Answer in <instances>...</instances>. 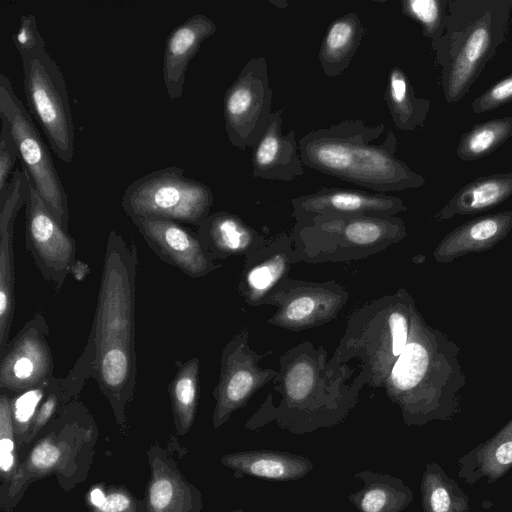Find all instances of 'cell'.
Returning a JSON list of instances; mask_svg holds the SVG:
<instances>
[{"mask_svg":"<svg viewBox=\"0 0 512 512\" xmlns=\"http://www.w3.org/2000/svg\"><path fill=\"white\" fill-rule=\"evenodd\" d=\"M197 227L202 243L217 260L246 258L267 242L261 233L230 212L210 213Z\"/></svg>","mask_w":512,"mask_h":512,"instance_id":"obj_22","label":"cell"},{"mask_svg":"<svg viewBox=\"0 0 512 512\" xmlns=\"http://www.w3.org/2000/svg\"><path fill=\"white\" fill-rule=\"evenodd\" d=\"M61 448L52 440L45 439L31 451L27 465L36 472H48L62 459Z\"/></svg>","mask_w":512,"mask_h":512,"instance_id":"obj_40","label":"cell"},{"mask_svg":"<svg viewBox=\"0 0 512 512\" xmlns=\"http://www.w3.org/2000/svg\"><path fill=\"white\" fill-rule=\"evenodd\" d=\"M215 22L204 14L188 17L167 36L163 54V82L169 99L183 95L190 61L202 43L216 32Z\"/></svg>","mask_w":512,"mask_h":512,"instance_id":"obj_20","label":"cell"},{"mask_svg":"<svg viewBox=\"0 0 512 512\" xmlns=\"http://www.w3.org/2000/svg\"><path fill=\"white\" fill-rule=\"evenodd\" d=\"M512 102V72L489 87L471 103L475 114H482Z\"/></svg>","mask_w":512,"mask_h":512,"instance_id":"obj_37","label":"cell"},{"mask_svg":"<svg viewBox=\"0 0 512 512\" xmlns=\"http://www.w3.org/2000/svg\"><path fill=\"white\" fill-rule=\"evenodd\" d=\"M92 512H135V504L128 492L115 489Z\"/></svg>","mask_w":512,"mask_h":512,"instance_id":"obj_41","label":"cell"},{"mask_svg":"<svg viewBox=\"0 0 512 512\" xmlns=\"http://www.w3.org/2000/svg\"><path fill=\"white\" fill-rule=\"evenodd\" d=\"M19 159V151L5 120L1 119L0 130V194L5 191L12 177L11 172Z\"/></svg>","mask_w":512,"mask_h":512,"instance_id":"obj_38","label":"cell"},{"mask_svg":"<svg viewBox=\"0 0 512 512\" xmlns=\"http://www.w3.org/2000/svg\"><path fill=\"white\" fill-rule=\"evenodd\" d=\"M43 395V388L37 387L35 389L26 390L14 400L11 406L12 418L18 428L25 429L31 420L35 418L37 406L43 398Z\"/></svg>","mask_w":512,"mask_h":512,"instance_id":"obj_39","label":"cell"},{"mask_svg":"<svg viewBox=\"0 0 512 512\" xmlns=\"http://www.w3.org/2000/svg\"><path fill=\"white\" fill-rule=\"evenodd\" d=\"M424 512H465L467 498L435 464L427 466L421 482Z\"/></svg>","mask_w":512,"mask_h":512,"instance_id":"obj_31","label":"cell"},{"mask_svg":"<svg viewBox=\"0 0 512 512\" xmlns=\"http://www.w3.org/2000/svg\"><path fill=\"white\" fill-rule=\"evenodd\" d=\"M348 299L349 292L334 280L313 282L289 277L266 302L277 308L267 322L295 332L321 326L334 320Z\"/></svg>","mask_w":512,"mask_h":512,"instance_id":"obj_12","label":"cell"},{"mask_svg":"<svg viewBox=\"0 0 512 512\" xmlns=\"http://www.w3.org/2000/svg\"><path fill=\"white\" fill-rule=\"evenodd\" d=\"M512 230V210L476 217L453 229L433 253L437 262L447 263L471 252L487 250Z\"/></svg>","mask_w":512,"mask_h":512,"instance_id":"obj_23","label":"cell"},{"mask_svg":"<svg viewBox=\"0 0 512 512\" xmlns=\"http://www.w3.org/2000/svg\"><path fill=\"white\" fill-rule=\"evenodd\" d=\"M100 381L104 388L116 394L133 381L134 354L114 348L103 352L96 360Z\"/></svg>","mask_w":512,"mask_h":512,"instance_id":"obj_33","label":"cell"},{"mask_svg":"<svg viewBox=\"0 0 512 512\" xmlns=\"http://www.w3.org/2000/svg\"><path fill=\"white\" fill-rule=\"evenodd\" d=\"M415 309L405 289L363 305L348 318L332 358L341 364L357 359L363 384L383 389L408 342Z\"/></svg>","mask_w":512,"mask_h":512,"instance_id":"obj_5","label":"cell"},{"mask_svg":"<svg viewBox=\"0 0 512 512\" xmlns=\"http://www.w3.org/2000/svg\"><path fill=\"white\" fill-rule=\"evenodd\" d=\"M282 124L283 110L273 111L263 136L253 147V177L287 182L304 174L295 130L283 134Z\"/></svg>","mask_w":512,"mask_h":512,"instance_id":"obj_19","label":"cell"},{"mask_svg":"<svg viewBox=\"0 0 512 512\" xmlns=\"http://www.w3.org/2000/svg\"><path fill=\"white\" fill-rule=\"evenodd\" d=\"M385 125L368 126L363 120H343L315 129L298 142L303 164L321 173L363 186L377 193L415 189L426 183L395 156L397 138L389 130L374 144Z\"/></svg>","mask_w":512,"mask_h":512,"instance_id":"obj_2","label":"cell"},{"mask_svg":"<svg viewBox=\"0 0 512 512\" xmlns=\"http://www.w3.org/2000/svg\"><path fill=\"white\" fill-rule=\"evenodd\" d=\"M148 245L166 262L192 277H203L219 267L217 259L206 249L198 234L179 222L131 217Z\"/></svg>","mask_w":512,"mask_h":512,"instance_id":"obj_15","label":"cell"},{"mask_svg":"<svg viewBox=\"0 0 512 512\" xmlns=\"http://www.w3.org/2000/svg\"><path fill=\"white\" fill-rule=\"evenodd\" d=\"M29 177L21 166L0 194V348L4 353L14 313L13 231L19 210L26 203Z\"/></svg>","mask_w":512,"mask_h":512,"instance_id":"obj_16","label":"cell"},{"mask_svg":"<svg viewBox=\"0 0 512 512\" xmlns=\"http://www.w3.org/2000/svg\"><path fill=\"white\" fill-rule=\"evenodd\" d=\"M57 405V395L51 394L41 405L35 415L33 427L37 431L50 419Z\"/></svg>","mask_w":512,"mask_h":512,"instance_id":"obj_42","label":"cell"},{"mask_svg":"<svg viewBox=\"0 0 512 512\" xmlns=\"http://www.w3.org/2000/svg\"><path fill=\"white\" fill-rule=\"evenodd\" d=\"M479 457L482 472L492 477L512 465V421L481 449Z\"/></svg>","mask_w":512,"mask_h":512,"instance_id":"obj_35","label":"cell"},{"mask_svg":"<svg viewBox=\"0 0 512 512\" xmlns=\"http://www.w3.org/2000/svg\"><path fill=\"white\" fill-rule=\"evenodd\" d=\"M233 512H244V510L239 508V509L234 510Z\"/></svg>","mask_w":512,"mask_h":512,"instance_id":"obj_44","label":"cell"},{"mask_svg":"<svg viewBox=\"0 0 512 512\" xmlns=\"http://www.w3.org/2000/svg\"><path fill=\"white\" fill-rule=\"evenodd\" d=\"M261 358L249 345L247 328L227 342L222 351L219 381L213 393L214 428L227 422L234 412L246 406L256 392L274 381L278 371L261 367Z\"/></svg>","mask_w":512,"mask_h":512,"instance_id":"obj_13","label":"cell"},{"mask_svg":"<svg viewBox=\"0 0 512 512\" xmlns=\"http://www.w3.org/2000/svg\"><path fill=\"white\" fill-rule=\"evenodd\" d=\"M512 0H448L443 35L431 47L448 104L470 90L506 40Z\"/></svg>","mask_w":512,"mask_h":512,"instance_id":"obj_3","label":"cell"},{"mask_svg":"<svg viewBox=\"0 0 512 512\" xmlns=\"http://www.w3.org/2000/svg\"><path fill=\"white\" fill-rule=\"evenodd\" d=\"M221 463L242 475L272 481L297 480L313 469V463L302 455L274 450L231 453Z\"/></svg>","mask_w":512,"mask_h":512,"instance_id":"obj_24","label":"cell"},{"mask_svg":"<svg viewBox=\"0 0 512 512\" xmlns=\"http://www.w3.org/2000/svg\"><path fill=\"white\" fill-rule=\"evenodd\" d=\"M272 97L266 59H249L224 94L225 130L232 146L241 151L256 146L273 112Z\"/></svg>","mask_w":512,"mask_h":512,"instance_id":"obj_11","label":"cell"},{"mask_svg":"<svg viewBox=\"0 0 512 512\" xmlns=\"http://www.w3.org/2000/svg\"><path fill=\"white\" fill-rule=\"evenodd\" d=\"M16 50L21 58L29 111L60 161L70 163L75 152V128L64 75L48 53L41 33Z\"/></svg>","mask_w":512,"mask_h":512,"instance_id":"obj_7","label":"cell"},{"mask_svg":"<svg viewBox=\"0 0 512 512\" xmlns=\"http://www.w3.org/2000/svg\"><path fill=\"white\" fill-rule=\"evenodd\" d=\"M384 99L397 129L416 131L424 127L431 102L416 96L407 75L398 66L390 70Z\"/></svg>","mask_w":512,"mask_h":512,"instance_id":"obj_29","label":"cell"},{"mask_svg":"<svg viewBox=\"0 0 512 512\" xmlns=\"http://www.w3.org/2000/svg\"><path fill=\"white\" fill-rule=\"evenodd\" d=\"M355 478L363 486L347 499L359 512H402L413 499L411 489L392 475L365 470Z\"/></svg>","mask_w":512,"mask_h":512,"instance_id":"obj_28","label":"cell"},{"mask_svg":"<svg viewBox=\"0 0 512 512\" xmlns=\"http://www.w3.org/2000/svg\"><path fill=\"white\" fill-rule=\"evenodd\" d=\"M15 465L14 422L12 410L6 395L0 398V468L3 475H9Z\"/></svg>","mask_w":512,"mask_h":512,"instance_id":"obj_36","label":"cell"},{"mask_svg":"<svg viewBox=\"0 0 512 512\" xmlns=\"http://www.w3.org/2000/svg\"><path fill=\"white\" fill-rule=\"evenodd\" d=\"M407 236L392 215H317L295 220L291 231L296 263L347 262L382 252Z\"/></svg>","mask_w":512,"mask_h":512,"instance_id":"obj_6","label":"cell"},{"mask_svg":"<svg viewBox=\"0 0 512 512\" xmlns=\"http://www.w3.org/2000/svg\"><path fill=\"white\" fill-rule=\"evenodd\" d=\"M0 118L10 127L19 151L20 166L26 170L31 185L67 230L69 207L66 190L31 114L16 95L5 73L0 74Z\"/></svg>","mask_w":512,"mask_h":512,"instance_id":"obj_9","label":"cell"},{"mask_svg":"<svg viewBox=\"0 0 512 512\" xmlns=\"http://www.w3.org/2000/svg\"><path fill=\"white\" fill-rule=\"evenodd\" d=\"M51 369L49 347L37 327L29 325L2 357L0 386L14 391L29 389L46 381Z\"/></svg>","mask_w":512,"mask_h":512,"instance_id":"obj_21","label":"cell"},{"mask_svg":"<svg viewBox=\"0 0 512 512\" xmlns=\"http://www.w3.org/2000/svg\"><path fill=\"white\" fill-rule=\"evenodd\" d=\"M449 341L414 310L408 342L389 374L384 390L407 425H419L437 412L448 384L463 382Z\"/></svg>","mask_w":512,"mask_h":512,"instance_id":"obj_4","label":"cell"},{"mask_svg":"<svg viewBox=\"0 0 512 512\" xmlns=\"http://www.w3.org/2000/svg\"><path fill=\"white\" fill-rule=\"evenodd\" d=\"M365 31L355 12L339 16L331 22L318 53L326 76L336 77L345 72L358 50Z\"/></svg>","mask_w":512,"mask_h":512,"instance_id":"obj_27","label":"cell"},{"mask_svg":"<svg viewBox=\"0 0 512 512\" xmlns=\"http://www.w3.org/2000/svg\"><path fill=\"white\" fill-rule=\"evenodd\" d=\"M512 196V172L476 177L462 186L434 216L437 221L492 209Z\"/></svg>","mask_w":512,"mask_h":512,"instance_id":"obj_25","label":"cell"},{"mask_svg":"<svg viewBox=\"0 0 512 512\" xmlns=\"http://www.w3.org/2000/svg\"><path fill=\"white\" fill-rule=\"evenodd\" d=\"M151 467L147 512H200V493L176 469L158 457Z\"/></svg>","mask_w":512,"mask_h":512,"instance_id":"obj_26","label":"cell"},{"mask_svg":"<svg viewBox=\"0 0 512 512\" xmlns=\"http://www.w3.org/2000/svg\"><path fill=\"white\" fill-rule=\"evenodd\" d=\"M512 137V116L474 124L462 134L456 155L470 162L487 157Z\"/></svg>","mask_w":512,"mask_h":512,"instance_id":"obj_30","label":"cell"},{"mask_svg":"<svg viewBox=\"0 0 512 512\" xmlns=\"http://www.w3.org/2000/svg\"><path fill=\"white\" fill-rule=\"evenodd\" d=\"M355 369L341 364L323 346L304 341L279 358L273 381L280 395L276 404L264 401L245 427L257 430L274 422L282 430L302 435L342 423L356 406L365 386Z\"/></svg>","mask_w":512,"mask_h":512,"instance_id":"obj_1","label":"cell"},{"mask_svg":"<svg viewBox=\"0 0 512 512\" xmlns=\"http://www.w3.org/2000/svg\"><path fill=\"white\" fill-rule=\"evenodd\" d=\"M211 188L185 176L179 166L152 171L130 183L121 205L131 217L162 218L198 226L210 214Z\"/></svg>","mask_w":512,"mask_h":512,"instance_id":"obj_8","label":"cell"},{"mask_svg":"<svg viewBox=\"0 0 512 512\" xmlns=\"http://www.w3.org/2000/svg\"><path fill=\"white\" fill-rule=\"evenodd\" d=\"M199 367L198 358L190 359L180 367L171 384L175 423L181 434L186 433L194 421L198 399Z\"/></svg>","mask_w":512,"mask_h":512,"instance_id":"obj_32","label":"cell"},{"mask_svg":"<svg viewBox=\"0 0 512 512\" xmlns=\"http://www.w3.org/2000/svg\"><path fill=\"white\" fill-rule=\"evenodd\" d=\"M105 496V493L100 488H95L90 493V501L96 507L104 501Z\"/></svg>","mask_w":512,"mask_h":512,"instance_id":"obj_43","label":"cell"},{"mask_svg":"<svg viewBox=\"0 0 512 512\" xmlns=\"http://www.w3.org/2000/svg\"><path fill=\"white\" fill-rule=\"evenodd\" d=\"M448 0H402L404 15L420 24L422 34L437 41L444 33Z\"/></svg>","mask_w":512,"mask_h":512,"instance_id":"obj_34","label":"cell"},{"mask_svg":"<svg viewBox=\"0 0 512 512\" xmlns=\"http://www.w3.org/2000/svg\"><path fill=\"white\" fill-rule=\"evenodd\" d=\"M26 240L43 274L63 283L75 261V242L45 205L29 180L26 197Z\"/></svg>","mask_w":512,"mask_h":512,"instance_id":"obj_14","label":"cell"},{"mask_svg":"<svg viewBox=\"0 0 512 512\" xmlns=\"http://www.w3.org/2000/svg\"><path fill=\"white\" fill-rule=\"evenodd\" d=\"M295 220L317 215H392L407 210L396 196L364 190L327 188L291 201Z\"/></svg>","mask_w":512,"mask_h":512,"instance_id":"obj_18","label":"cell"},{"mask_svg":"<svg viewBox=\"0 0 512 512\" xmlns=\"http://www.w3.org/2000/svg\"><path fill=\"white\" fill-rule=\"evenodd\" d=\"M237 291L252 307L266 305L273 291L287 278L296 264L290 235L273 237L244 258Z\"/></svg>","mask_w":512,"mask_h":512,"instance_id":"obj_17","label":"cell"},{"mask_svg":"<svg viewBox=\"0 0 512 512\" xmlns=\"http://www.w3.org/2000/svg\"><path fill=\"white\" fill-rule=\"evenodd\" d=\"M122 244V238L111 231L96 315V360L113 348L134 354V284Z\"/></svg>","mask_w":512,"mask_h":512,"instance_id":"obj_10","label":"cell"}]
</instances>
